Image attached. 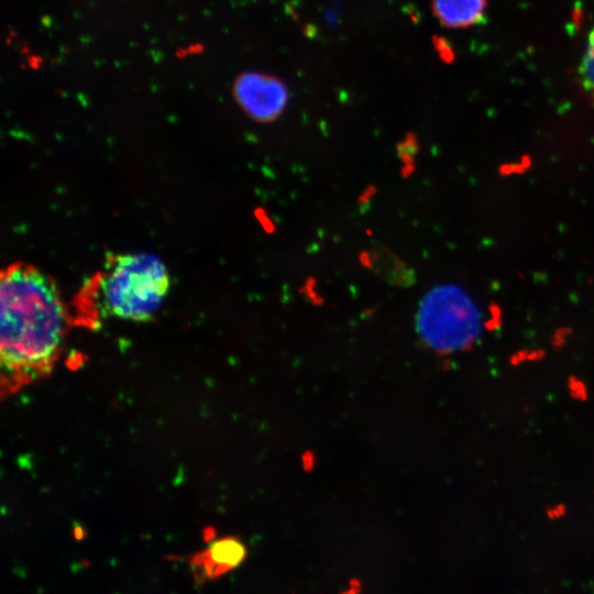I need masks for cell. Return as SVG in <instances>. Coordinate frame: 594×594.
I'll return each mask as SVG.
<instances>
[{
  "mask_svg": "<svg viewBox=\"0 0 594 594\" xmlns=\"http://www.w3.org/2000/svg\"><path fill=\"white\" fill-rule=\"evenodd\" d=\"M1 392L4 396L51 374L70 318L55 280L26 263L0 277Z\"/></svg>",
  "mask_w": 594,
  "mask_h": 594,
  "instance_id": "1",
  "label": "cell"
},
{
  "mask_svg": "<svg viewBox=\"0 0 594 594\" xmlns=\"http://www.w3.org/2000/svg\"><path fill=\"white\" fill-rule=\"evenodd\" d=\"M172 287L165 262L151 252L109 254L103 267L82 287L79 311L85 320L113 318L147 322Z\"/></svg>",
  "mask_w": 594,
  "mask_h": 594,
  "instance_id": "2",
  "label": "cell"
},
{
  "mask_svg": "<svg viewBox=\"0 0 594 594\" xmlns=\"http://www.w3.org/2000/svg\"><path fill=\"white\" fill-rule=\"evenodd\" d=\"M416 320L421 339L439 352L464 349L475 338L473 307L457 287L430 290L419 306Z\"/></svg>",
  "mask_w": 594,
  "mask_h": 594,
  "instance_id": "3",
  "label": "cell"
},
{
  "mask_svg": "<svg viewBox=\"0 0 594 594\" xmlns=\"http://www.w3.org/2000/svg\"><path fill=\"white\" fill-rule=\"evenodd\" d=\"M239 107L251 119L268 123L278 119L289 101V90L277 76L246 72L239 75L232 87Z\"/></svg>",
  "mask_w": 594,
  "mask_h": 594,
  "instance_id": "4",
  "label": "cell"
},
{
  "mask_svg": "<svg viewBox=\"0 0 594 594\" xmlns=\"http://www.w3.org/2000/svg\"><path fill=\"white\" fill-rule=\"evenodd\" d=\"M245 557V547L235 538H223L195 556L191 560L196 576L210 579L237 568Z\"/></svg>",
  "mask_w": 594,
  "mask_h": 594,
  "instance_id": "5",
  "label": "cell"
},
{
  "mask_svg": "<svg viewBox=\"0 0 594 594\" xmlns=\"http://www.w3.org/2000/svg\"><path fill=\"white\" fill-rule=\"evenodd\" d=\"M486 0H431L438 21L450 29L471 26L482 20Z\"/></svg>",
  "mask_w": 594,
  "mask_h": 594,
  "instance_id": "6",
  "label": "cell"
},
{
  "mask_svg": "<svg viewBox=\"0 0 594 594\" xmlns=\"http://www.w3.org/2000/svg\"><path fill=\"white\" fill-rule=\"evenodd\" d=\"M578 75L583 89L594 99V28L587 36Z\"/></svg>",
  "mask_w": 594,
  "mask_h": 594,
  "instance_id": "7",
  "label": "cell"
},
{
  "mask_svg": "<svg viewBox=\"0 0 594 594\" xmlns=\"http://www.w3.org/2000/svg\"><path fill=\"white\" fill-rule=\"evenodd\" d=\"M566 388L572 399L576 402H586L588 399V388L581 378L570 376L566 381Z\"/></svg>",
  "mask_w": 594,
  "mask_h": 594,
  "instance_id": "8",
  "label": "cell"
},
{
  "mask_svg": "<svg viewBox=\"0 0 594 594\" xmlns=\"http://www.w3.org/2000/svg\"><path fill=\"white\" fill-rule=\"evenodd\" d=\"M568 514V506L563 503H556L544 509V515L550 520H559Z\"/></svg>",
  "mask_w": 594,
  "mask_h": 594,
  "instance_id": "9",
  "label": "cell"
}]
</instances>
